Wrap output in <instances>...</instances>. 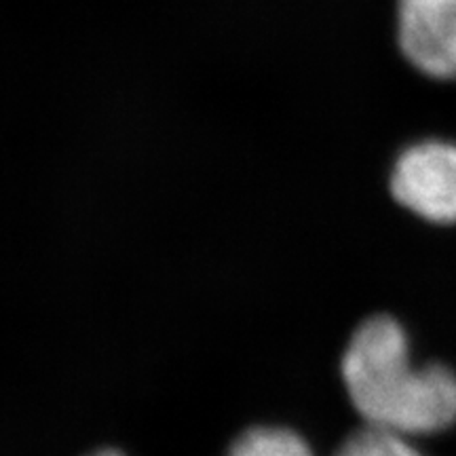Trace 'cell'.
Returning <instances> with one entry per match:
<instances>
[{
  "mask_svg": "<svg viewBox=\"0 0 456 456\" xmlns=\"http://www.w3.org/2000/svg\"><path fill=\"white\" fill-rule=\"evenodd\" d=\"M395 201L416 218L437 226L456 224V142L425 138L395 157L389 175Z\"/></svg>",
  "mask_w": 456,
  "mask_h": 456,
  "instance_id": "2",
  "label": "cell"
},
{
  "mask_svg": "<svg viewBox=\"0 0 456 456\" xmlns=\"http://www.w3.org/2000/svg\"><path fill=\"white\" fill-rule=\"evenodd\" d=\"M340 370L353 408L370 427L406 437L456 425V372L444 363L414 368L397 319H363L346 345Z\"/></svg>",
  "mask_w": 456,
  "mask_h": 456,
  "instance_id": "1",
  "label": "cell"
},
{
  "mask_svg": "<svg viewBox=\"0 0 456 456\" xmlns=\"http://www.w3.org/2000/svg\"><path fill=\"white\" fill-rule=\"evenodd\" d=\"M395 43L425 78L456 83V0H395Z\"/></svg>",
  "mask_w": 456,
  "mask_h": 456,
  "instance_id": "3",
  "label": "cell"
},
{
  "mask_svg": "<svg viewBox=\"0 0 456 456\" xmlns=\"http://www.w3.org/2000/svg\"><path fill=\"white\" fill-rule=\"evenodd\" d=\"M87 456H125V454L117 448H102V450H95V452H91Z\"/></svg>",
  "mask_w": 456,
  "mask_h": 456,
  "instance_id": "6",
  "label": "cell"
},
{
  "mask_svg": "<svg viewBox=\"0 0 456 456\" xmlns=\"http://www.w3.org/2000/svg\"><path fill=\"white\" fill-rule=\"evenodd\" d=\"M334 456H423L399 433L366 425L351 433Z\"/></svg>",
  "mask_w": 456,
  "mask_h": 456,
  "instance_id": "5",
  "label": "cell"
},
{
  "mask_svg": "<svg viewBox=\"0 0 456 456\" xmlns=\"http://www.w3.org/2000/svg\"><path fill=\"white\" fill-rule=\"evenodd\" d=\"M226 456H315L298 433L285 427H249L245 429Z\"/></svg>",
  "mask_w": 456,
  "mask_h": 456,
  "instance_id": "4",
  "label": "cell"
}]
</instances>
